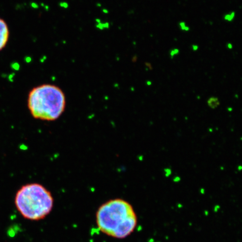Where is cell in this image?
<instances>
[{"instance_id":"cell-8","label":"cell","mask_w":242,"mask_h":242,"mask_svg":"<svg viewBox=\"0 0 242 242\" xmlns=\"http://www.w3.org/2000/svg\"><path fill=\"white\" fill-rule=\"evenodd\" d=\"M179 49L178 48H174L170 51V58L173 59L174 57L176 55H178L179 53Z\"/></svg>"},{"instance_id":"cell-10","label":"cell","mask_w":242,"mask_h":242,"mask_svg":"<svg viewBox=\"0 0 242 242\" xmlns=\"http://www.w3.org/2000/svg\"><path fill=\"white\" fill-rule=\"evenodd\" d=\"M226 46H227V48H228L229 49H232V48H233V46H232V44L230 43H227Z\"/></svg>"},{"instance_id":"cell-9","label":"cell","mask_w":242,"mask_h":242,"mask_svg":"<svg viewBox=\"0 0 242 242\" xmlns=\"http://www.w3.org/2000/svg\"><path fill=\"white\" fill-rule=\"evenodd\" d=\"M198 48H199V47H198V45L196 44L192 45V49L194 50V51H197V50L198 49Z\"/></svg>"},{"instance_id":"cell-3","label":"cell","mask_w":242,"mask_h":242,"mask_svg":"<svg viewBox=\"0 0 242 242\" xmlns=\"http://www.w3.org/2000/svg\"><path fill=\"white\" fill-rule=\"evenodd\" d=\"M15 204L24 219L39 221L51 213L54 199L50 191L39 183L24 185L16 192Z\"/></svg>"},{"instance_id":"cell-6","label":"cell","mask_w":242,"mask_h":242,"mask_svg":"<svg viewBox=\"0 0 242 242\" xmlns=\"http://www.w3.org/2000/svg\"><path fill=\"white\" fill-rule=\"evenodd\" d=\"M208 103L210 106H216V105H218L219 102L217 97H211L208 101Z\"/></svg>"},{"instance_id":"cell-2","label":"cell","mask_w":242,"mask_h":242,"mask_svg":"<svg viewBox=\"0 0 242 242\" xmlns=\"http://www.w3.org/2000/svg\"><path fill=\"white\" fill-rule=\"evenodd\" d=\"M66 97L59 87L45 84L37 86L30 91L28 106L35 119L53 121L57 119L65 111Z\"/></svg>"},{"instance_id":"cell-1","label":"cell","mask_w":242,"mask_h":242,"mask_svg":"<svg viewBox=\"0 0 242 242\" xmlns=\"http://www.w3.org/2000/svg\"><path fill=\"white\" fill-rule=\"evenodd\" d=\"M96 223L103 234L116 239H124L134 232L137 224V217L128 202L115 198L99 207L96 213Z\"/></svg>"},{"instance_id":"cell-7","label":"cell","mask_w":242,"mask_h":242,"mask_svg":"<svg viewBox=\"0 0 242 242\" xmlns=\"http://www.w3.org/2000/svg\"><path fill=\"white\" fill-rule=\"evenodd\" d=\"M179 25L180 27V28L182 31H188L190 30V28L189 27L186 25V24L184 21H181L179 23Z\"/></svg>"},{"instance_id":"cell-5","label":"cell","mask_w":242,"mask_h":242,"mask_svg":"<svg viewBox=\"0 0 242 242\" xmlns=\"http://www.w3.org/2000/svg\"><path fill=\"white\" fill-rule=\"evenodd\" d=\"M235 16V11H232L231 12L225 15V16H224V19L225 20H226L227 21L231 22L234 20Z\"/></svg>"},{"instance_id":"cell-4","label":"cell","mask_w":242,"mask_h":242,"mask_svg":"<svg viewBox=\"0 0 242 242\" xmlns=\"http://www.w3.org/2000/svg\"><path fill=\"white\" fill-rule=\"evenodd\" d=\"M8 25L2 19L0 18V51L6 46L9 38Z\"/></svg>"}]
</instances>
